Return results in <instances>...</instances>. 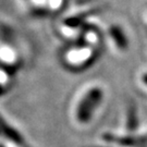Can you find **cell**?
<instances>
[{"label": "cell", "instance_id": "5b68a950", "mask_svg": "<svg viewBox=\"0 0 147 147\" xmlns=\"http://www.w3.org/2000/svg\"><path fill=\"white\" fill-rule=\"evenodd\" d=\"M108 34H109L111 42H113V45L116 46L118 50L123 51L127 48V38L120 26H118V25L110 26L108 30Z\"/></svg>", "mask_w": 147, "mask_h": 147}, {"label": "cell", "instance_id": "52a82bcc", "mask_svg": "<svg viewBox=\"0 0 147 147\" xmlns=\"http://www.w3.org/2000/svg\"><path fill=\"white\" fill-rule=\"evenodd\" d=\"M142 81H143V83H144V84L147 85V73H145V75H143Z\"/></svg>", "mask_w": 147, "mask_h": 147}, {"label": "cell", "instance_id": "277c9868", "mask_svg": "<svg viewBox=\"0 0 147 147\" xmlns=\"http://www.w3.org/2000/svg\"><path fill=\"white\" fill-rule=\"evenodd\" d=\"M80 36L82 38V44L96 49H98L101 44V35L99 31L96 30L94 26H85L84 28H82Z\"/></svg>", "mask_w": 147, "mask_h": 147}, {"label": "cell", "instance_id": "7a4b0ae2", "mask_svg": "<svg viewBox=\"0 0 147 147\" xmlns=\"http://www.w3.org/2000/svg\"><path fill=\"white\" fill-rule=\"evenodd\" d=\"M102 99V90L98 86H90L84 90L75 104L74 116L78 122L86 123Z\"/></svg>", "mask_w": 147, "mask_h": 147}, {"label": "cell", "instance_id": "3957f363", "mask_svg": "<svg viewBox=\"0 0 147 147\" xmlns=\"http://www.w3.org/2000/svg\"><path fill=\"white\" fill-rule=\"evenodd\" d=\"M19 63V55L14 47L11 45H0V67L5 68H16Z\"/></svg>", "mask_w": 147, "mask_h": 147}, {"label": "cell", "instance_id": "6da1fadb", "mask_svg": "<svg viewBox=\"0 0 147 147\" xmlns=\"http://www.w3.org/2000/svg\"><path fill=\"white\" fill-rule=\"evenodd\" d=\"M97 49L85 44L73 45L63 51L61 56L62 63L70 70H84L90 67L97 58Z\"/></svg>", "mask_w": 147, "mask_h": 147}, {"label": "cell", "instance_id": "8992f818", "mask_svg": "<svg viewBox=\"0 0 147 147\" xmlns=\"http://www.w3.org/2000/svg\"><path fill=\"white\" fill-rule=\"evenodd\" d=\"M63 5V0H47L46 8L50 11H57Z\"/></svg>", "mask_w": 147, "mask_h": 147}]
</instances>
